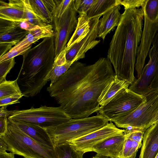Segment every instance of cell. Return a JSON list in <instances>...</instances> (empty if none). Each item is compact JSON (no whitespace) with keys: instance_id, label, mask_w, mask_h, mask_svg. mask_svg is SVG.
Listing matches in <instances>:
<instances>
[{"instance_id":"1","label":"cell","mask_w":158,"mask_h":158,"mask_svg":"<svg viewBox=\"0 0 158 158\" xmlns=\"http://www.w3.org/2000/svg\"><path fill=\"white\" fill-rule=\"evenodd\" d=\"M115 76L107 58L89 65L76 61L47 90L72 118H86L98 112V99Z\"/></svg>"},{"instance_id":"2","label":"cell","mask_w":158,"mask_h":158,"mask_svg":"<svg viewBox=\"0 0 158 158\" xmlns=\"http://www.w3.org/2000/svg\"><path fill=\"white\" fill-rule=\"evenodd\" d=\"M144 18L142 8L125 10L108 51L107 58L112 64L115 75L130 85L136 79L134 69Z\"/></svg>"},{"instance_id":"3","label":"cell","mask_w":158,"mask_h":158,"mask_svg":"<svg viewBox=\"0 0 158 158\" xmlns=\"http://www.w3.org/2000/svg\"><path fill=\"white\" fill-rule=\"evenodd\" d=\"M23 56L17 82L23 96L33 97L40 93L48 81L55 58L54 36L44 38Z\"/></svg>"},{"instance_id":"4","label":"cell","mask_w":158,"mask_h":158,"mask_svg":"<svg viewBox=\"0 0 158 158\" xmlns=\"http://www.w3.org/2000/svg\"><path fill=\"white\" fill-rule=\"evenodd\" d=\"M109 121L98 113L96 116L86 118H72L66 122L44 129L55 147L97 130L106 125Z\"/></svg>"},{"instance_id":"5","label":"cell","mask_w":158,"mask_h":158,"mask_svg":"<svg viewBox=\"0 0 158 158\" xmlns=\"http://www.w3.org/2000/svg\"><path fill=\"white\" fill-rule=\"evenodd\" d=\"M8 120L7 131L2 137L8 151L25 158H58L55 149L38 143Z\"/></svg>"},{"instance_id":"6","label":"cell","mask_w":158,"mask_h":158,"mask_svg":"<svg viewBox=\"0 0 158 158\" xmlns=\"http://www.w3.org/2000/svg\"><path fill=\"white\" fill-rule=\"evenodd\" d=\"M72 119L60 107L41 106L26 110H14L8 119L35 124L46 128L60 124Z\"/></svg>"},{"instance_id":"7","label":"cell","mask_w":158,"mask_h":158,"mask_svg":"<svg viewBox=\"0 0 158 158\" xmlns=\"http://www.w3.org/2000/svg\"><path fill=\"white\" fill-rule=\"evenodd\" d=\"M145 96L146 100L138 107L112 122L116 127L145 131L150 126L158 111V92L153 91Z\"/></svg>"},{"instance_id":"8","label":"cell","mask_w":158,"mask_h":158,"mask_svg":"<svg viewBox=\"0 0 158 158\" xmlns=\"http://www.w3.org/2000/svg\"><path fill=\"white\" fill-rule=\"evenodd\" d=\"M146 99L145 96L137 94L128 88H124L106 105L100 106L99 113L112 122L138 107Z\"/></svg>"},{"instance_id":"9","label":"cell","mask_w":158,"mask_h":158,"mask_svg":"<svg viewBox=\"0 0 158 158\" xmlns=\"http://www.w3.org/2000/svg\"><path fill=\"white\" fill-rule=\"evenodd\" d=\"M152 45L148 53L149 61L144 67L140 77L128 88L143 96L153 91L158 92V31Z\"/></svg>"},{"instance_id":"10","label":"cell","mask_w":158,"mask_h":158,"mask_svg":"<svg viewBox=\"0 0 158 158\" xmlns=\"http://www.w3.org/2000/svg\"><path fill=\"white\" fill-rule=\"evenodd\" d=\"M72 1L63 14L57 18H54L55 29L54 43L55 57L66 50L67 44L77 26L78 19Z\"/></svg>"},{"instance_id":"11","label":"cell","mask_w":158,"mask_h":158,"mask_svg":"<svg viewBox=\"0 0 158 158\" xmlns=\"http://www.w3.org/2000/svg\"><path fill=\"white\" fill-rule=\"evenodd\" d=\"M124 131V129L118 128L112 122H110L97 130L67 143L76 150L85 153L90 152L93 148L102 142L123 133Z\"/></svg>"},{"instance_id":"12","label":"cell","mask_w":158,"mask_h":158,"mask_svg":"<svg viewBox=\"0 0 158 158\" xmlns=\"http://www.w3.org/2000/svg\"><path fill=\"white\" fill-rule=\"evenodd\" d=\"M99 18L90 19V28L87 35L79 42L75 44L66 50L65 58L67 61L73 63L84 58L85 53L100 42L97 40Z\"/></svg>"},{"instance_id":"13","label":"cell","mask_w":158,"mask_h":158,"mask_svg":"<svg viewBox=\"0 0 158 158\" xmlns=\"http://www.w3.org/2000/svg\"><path fill=\"white\" fill-rule=\"evenodd\" d=\"M144 15V24L141 42L139 46L136 57L135 69L139 78L144 67L150 47L158 31V23L152 22Z\"/></svg>"},{"instance_id":"14","label":"cell","mask_w":158,"mask_h":158,"mask_svg":"<svg viewBox=\"0 0 158 158\" xmlns=\"http://www.w3.org/2000/svg\"><path fill=\"white\" fill-rule=\"evenodd\" d=\"M125 140L124 132L99 143L93 148L90 152L113 158H120Z\"/></svg>"},{"instance_id":"15","label":"cell","mask_w":158,"mask_h":158,"mask_svg":"<svg viewBox=\"0 0 158 158\" xmlns=\"http://www.w3.org/2000/svg\"><path fill=\"white\" fill-rule=\"evenodd\" d=\"M139 158H155L158 153V122L145 131Z\"/></svg>"},{"instance_id":"16","label":"cell","mask_w":158,"mask_h":158,"mask_svg":"<svg viewBox=\"0 0 158 158\" xmlns=\"http://www.w3.org/2000/svg\"><path fill=\"white\" fill-rule=\"evenodd\" d=\"M23 0L0 1V19L14 22H24Z\"/></svg>"},{"instance_id":"17","label":"cell","mask_w":158,"mask_h":158,"mask_svg":"<svg viewBox=\"0 0 158 158\" xmlns=\"http://www.w3.org/2000/svg\"><path fill=\"white\" fill-rule=\"evenodd\" d=\"M120 5H119L111 8L103 15L102 18L99 19L98 37L104 40L106 35L118 26L121 15L119 12Z\"/></svg>"},{"instance_id":"18","label":"cell","mask_w":158,"mask_h":158,"mask_svg":"<svg viewBox=\"0 0 158 158\" xmlns=\"http://www.w3.org/2000/svg\"><path fill=\"white\" fill-rule=\"evenodd\" d=\"M9 120L16 125L27 135L38 143L55 149L49 135L44 129L35 124L18 120Z\"/></svg>"},{"instance_id":"19","label":"cell","mask_w":158,"mask_h":158,"mask_svg":"<svg viewBox=\"0 0 158 158\" xmlns=\"http://www.w3.org/2000/svg\"><path fill=\"white\" fill-rule=\"evenodd\" d=\"M52 26L48 24L42 26H36L30 30L29 33L20 42L12 48L13 49L28 44H32L41 39L55 36Z\"/></svg>"},{"instance_id":"20","label":"cell","mask_w":158,"mask_h":158,"mask_svg":"<svg viewBox=\"0 0 158 158\" xmlns=\"http://www.w3.org/2000/svg\"><path fill=\"white\" fill-rule=\"evenodd\" d=\"M130 85L128 82L120 79L115 75L113 80L102 92L98 100L99 105L103 106L106 105L123 89L128 88Z\"/></svg>"},{"instance_id":"21","label":"cell","mask_w":158,"mask_h":158,"mask_svg":"<svg viewBox=\"0 0 158 158\" xmlns=\"http://www.w3.org/2000/svg\"><path fill=\"white\" fill-rule=\"evenodd\" d=\"M66 50L60 52L55 57V61L49 75L50 85L56 82L59 78L69 69L72 63L68 61L65 58Z\"/></svg>"},{"instance_id":"22","label":"cell","mask_w":158,"mask_h":158,"mask_svg":"<svg viewBox=\"0 0 158 158\" xmlns=\"http://www.w3.org/2000/svg\"><path fill=\"white\" fill-rule=\"evenodd\" d=\"M90 28V20L87 15H79L76 28L67 44L66 50L84 38L89 32Z\"/></svg>"},{"instance_id":"23","label":"cell","mask_w":158,"mask_h":158,"mask_svg":"<svg viewBox=\"0 0 158 158\" xmlns=\"http://www.w3.org/2000/svg\"><path fill=\"white\" fill-rule=\"evenodd\" d=\"M120 0H96L87 13L89 19L100 18L111 8L120 5Z\"/></svg>"},{"instance_id":"24","label":"cell","mask_w":158,"mask_h":158,"mask_svg":"<svg viewBox=\"0 0 158 158\" xmlns=\"http://www.w3.org/2000/svg\"><path fill=\"white\" fill-rule=\"evenodd\" d=\"M31 6L36 15L44 23L53 22V14L45 3L44 0H29Z\"/></svg>"},{"instance_id":"25","label":"cell","mask_w":158,"mask_h":158,"mask_svg":"<svg viewBox=\"0 0 158 158\" xmlns=\"http://www.w3.org/2000/svg\"><path fill=\"white\" fill-rule=\"evenodd\" d=\"M29 32V30L20 27L11 29L0 34V43H9L15 46L22 40Z\"/></svg>"},{"instance_id":"26","label":"cell","mask_w":158,"mask_h":158,"mask_svg":"<svg viewBox=\"0 0 158 158\" xmlns=\"http://www.w3.org/2000/svg\"><path fill=\"white\" fill-rule=\"evenodd\" d=\"M58 158H83L84 153L76 150L68 143L54 147Z\"/></svg>"},{"instance_id":"27","label":"cell","mask_w":158,"mask_h":158,"mask_svg":"<svg viewBox=\"0 0 158 158\" xmlns=\"http://www.w3.org/2000/svg\"><path fill=\"white\" fill-rule=\"evenodd\" d=\"M23 1L24 4V22L28 24L30 29L36 26H42L47 24L44 23L34 12L31 6L29 0H23Z\"/></svg>"},{"instance_id":"28","label":"cell","mask_w":158,"mask_h":158,"mask_svg":"<svg viewBox=\"0 0 158 158\" xmlns=\"http://www.w3.org/2000/svg\"><path fill=\"white\" fill-rule=\"evenodd\" d=\"M141 7L144 15L149 20L158 23V0H145Z\"/></svg>"},{"instance_id":"29","label":"cell","mask_w":158,"mask_h":158,"mask_svg":"<svg viewBox=\"0 0 158 158\" xmlns=\"http://www.w3.org/2000/svg\"><path fill=\"white\" fill-rule=\"evenodd\" d=\"M18 79L14 81H6L0 83V98L19 93H22L17 82Z\"/></svg>"},{"instance_id":"30","label":"cell","mask_w":158,"mask_h":158,"mask_svg":"<svg viewBox=\"0 0 158 158\" xmlns=\"http://www.w3.org/2000/svg\"><path fill=\"white\" fill-rule=\"evenodd\" d=\"M32 44H28L15 49H11L0 57V63L6 61L18 56L23 55L30 49Z\"/></svg>"},{"instance_id":"31","label":"cell","mask_w":158,"mask_h":158,"mask_svg":"<svg viewBox=\"0 0 158 158\" xmlns=\"http://www.w3.org/2000/svg\"><path fill=\"white\" fill-rule=\"evenodd\" d=\"M96 0H74V8L77 13L87 15V13Z\"/></svg>"},{"instance_id":"32","label":"cell","mask_w":158,"mask_h":158,"mask_svg":"<svg viewBox=\"0 0 158 158\" xmlns=\"http://www.w3.org/2000/svg\"><path fill=\"white\" fill-rule=\"evenodd\" d=\"M144 132L138 129H126L124 133L126 138L130 139L137 142L140 148L142 146V141Z\"/></svg>"},{"instance_id":"33","label":"cell","mask_w":158,"mask_h":158,"mask_svg":"<svg viewBox=\"0 0 158 158\" xmlns=\"http://www.w3.org/2000/svg\"><path fill=\"white\" fill-rule=\"evenodd\" d=\"M15 58L0 63V83L6 81V77L15 64Z\"/></svg>"},{"instance_id":"34","label":"cell","mask_w":158,"mask_h":158,"mask_svg":"<svg viewBox=\"0 0 158 158\" xmlns=\"http://www.w3.org/2000/svg\"><path fill=\"white\" fill-rule=\"evenodd\" d=\"M23 96L22 93H19L0 98V106H7L12 104L19 103V100Z\"/></svg>"},{"instance_id":"35","label":"cell","mask_w":158,"mask_h":158,"mask_svg":"<svg viewBox=\"0 0 158 158\" xmlns=\"http://www.w3.org/2000/svg\"><path fill=\"white\" fill-rule=\"evenodd\" d=\"M145 0H120V5H123L124 10L139 8L142 6Z\"/></svg>"},{"instance_id":"36","label":"cell","mask_w":158,"mask_h":158,"mask_svg":"<svg viewBox=\"0 0 158 158\" xmlns=\"http://www.w3.org/2000/svg\"><path fill=\"white\" fill-rule=\"evenodd\" d=\"M18 27H21L20 23L0 19V34L4 33L11 29Z\"/></svg>"},{"instance_id":"37","label":"cell","mask_w":158,"mask_h":158,"mask_svg":"<svg viewBox=\"0 0 158 158\" xmlns=\"http://www.w3.org/2000/svg\"><path fill=\"white\" fill-rule=\"evenodd\" d=\"M72 0H59L53 14L54 18L61 16L70 4Z\"/></svg>"},{"instance_id":"38","label":"cell","mask_w":158,"mask_h":158,"mask_svg":"<svg viewBox=\"0 0 158 158\" xmlns=\"http://www.w3.org/2000/svg\"><path fill=\"white\" fill-rule=\"evenodd\" d=\"M132 145V140L125 138L120 158H128V155Z\"/></svg>"},{"instance_id":"39","label":"cell","mask_w":158,"mask_h":158,"mask_svg":"<svg viewBox=\"0 0 158 158\" xmlns=\"http://www.w3.org/2000/svg\"><path fill=\"white\" fill-rule=\"evenodd\" d=\"M8 127L7 117H0V136H3L6 134Z\"/></svg>"},{"instance_id":"40","label":"cell","mask_w":158,"mask_h":158,"mask_svg":"<svg viewBox=\"0 0 158 158\" xmlns=\"http://www.w3.org/2000/svg\"><path fill=\"white\" fill-rule=\"evenodd\" d=\"M13 45L7 43H0V57L8 52Z\"/></svg>"},{"instance_id":"41","label":"cell","mask_w":158,"mask_h":158,"mask_svg":"<svg viewBox=\"0 0 158 158\" xmlns=\"http://www.w3.org/2000/svg\"><path fill=\"white\" fill-rule=\"evenodd\" d=\"M139 147L138 143L132 140V145L128 155V158H135Z\"/></svg>"},{"instance_id":"42","label":"cell","mask_w":158,"mask_h":158,"mask_svg":"<svg viewBox=\"0 0 158 158\" xmlns=\"http://www.w3.org/2000/svg\"><path fill=\"white\" fill-rule=\"evenodd\" d=\"M6 106L1 107L0 108V117H7L11 115L14 112V110H8L6 109Z\"/></svg>"},{"instance_id":"43","label":"cell","mask_w":158,"mask_h":158,"mask_svg":"<svg viewBox=\"0 0 158 158\" xmlns=\"http://www.w3.org/2000/svg\"><path fill=\"white\" fill-rule=\"evenodd\" d=\"M8 151V146L2 136H0V153Z\"/></svg>"},{"instance_id":"44","label":"cell","mask_w":158,"mask_h":158,"mask_svg":"<svg viewBox=\"0 0 158 158\" xmlns=\"http://www.w3.org/2000/svg\"><path fill=\"white\" fill-rule=\"evenodd\" d=\"M15 154L12 152H6L0 153V158H15Z\"/></svg>"},{"instance_id":"45","label":"cell","mask_w":158,"mask_h":158,"mask_svg":"<svg viewBox=\"0 0 158 158\" xmlns=\"http://www.w3.org/2000/svg\"><path fill=\"white\" fill-rule=\"evenodd\" d=\"M158 122V111H157V112L155 116V117H154V118H153L152 121H151V123H150V126L152 125H153L154 124H155V123H157Z\"/></svg>"},{"instance_id":"46","label":"cell","mask_w":158,"mask_h":158,"mask_svg":"<svg viewBox=\"0 0 158 158\" xmlns=\"http://www.w3.org/2000/svg\"><path fill=\"white\" fill-rule=\"evenodd\" d=\"M91 158H113L112 157L108 156L103 155H101L98 154H97L94 156H93Z\"/></svg>"},{"instance_id":"47","label":"cell","mask_w":158,"mask_h":158,"mask_svg":"<svg viewBox=\"0 0 158 158\" xmlns=\"http://www.w3.org/2000/svg\"><path fill=\"white\" fill-rule=\"evenodd\" d=\"M155 158H158V153L157 154L156 156L155 157Z\"/></svg>"},{"instance_id":"48","label":"cell","mask_w":158,"mask_h":158,"mask_svg":"<svg viewBox=\"0 0 158 158\" xmlns=\"http://www.w3.org/2000/svg\"></svg>"}]
</instances>
